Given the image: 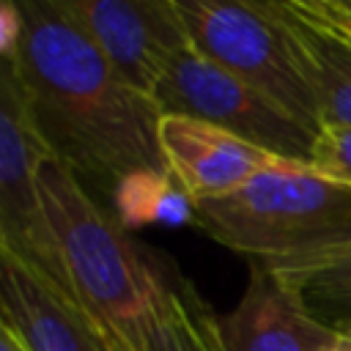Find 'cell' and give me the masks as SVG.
Listing matches in <instances>:
<instances>
[{
    "label": "cell",
    "mask_w": 351,
    "mask_h": 351,
    "mask_svg": "<svg viewBox=\"0 0 351 351\" xmlns=\"http://www.w3.org/2000/svg\"><path fill=\"white\" fill-rule=\"evenodd\" d=\"M36 206L60 285L110 351H145L156 296V255L137 247L93 189L47 154L36 167Z\"/></svg>",
    "instance_id": "obj_2"
},
{
    "label": "cell",
    "mask_w": 351,
    "mask_h": 351,
    "mask_svg": "<svg viewBox=\"0 0 351 351\" xmlns=\"http://www.w3.org/2000/svg\"><path fill=\"white\" fill-rule=\"evenodd\" d=\"M162 115H186L225 129L285 162L310 165L313 137L269 99L233 77L192 44L181 49L154 90Z\"/></svg>",
    "instance_id": "obj_5"
},
{
    "label": "cell",
    "mask_w": 351,
    "mask_h": 351,
    "mask_svg": "<svg viewBox=\"0 0 351 351\" xmlns=\"http://www.w3.org/2000/svg\"><path fill=\"white\" fill-rule=\"evenodd\" d=\"M110 211L132 233L145 225H195V200L167 170H134L110 192Z\"/></svg>",
    "instance_id": "obj_13"
},
{
    "label": "cell",
    "mask_w": 351,
    "mask_h": 351,
    "mask_svg": "<svg viewBox=\"0 0 351 351\" xmlns=\"http://www.w3.org/2000/svg\"><path fill=\"white\" fill-rule=\"evenodd\" d=\"M0 351H27V346L22 343V337L0 318Z\"/></svg>",
    "instance_id": "obj_18"
},
{
    "label": "cell",
    "mask_w": 351,
    "mask_h": 351,
    "mask_svg": "<svg viewBox=\"0 0 351 351\" xmlns=\"http://www.w3.org/2000/svg\"><path fill=\"white\" fill-rule=\"evenodd\" d=\"M16 80L44 148L110 195L134 170H167L156 101L107 63L60 0H22Z\"/></svg>",
    "instance_id": "obj_1"
},
{
    "label": "cell",
    "mask_w": 351,
    "mask_h": 351,
    "mask_svg": "<svg viewBox=\"0 0 351 351\" xmlns=\"http://www.w3.org/2000/svg\"><path fill=\"white\" fill-rule=\"evenodd\" d=\"M228 351H324L335 329L318 321L296 288L250 266L247 288L228 315H219Z\"/></svg>",
    "instance_id": "obj_10"
},
{
    "label": "cell",
    "mask_w": 351,
    "mask_h": 351,
    "mask_svg": "<svg viewBox=\"0 0 351 351\" xmlns=\"http://www.w3.org/2000/svg\"><path fill=\"white\" fill-rule=\"evenodd\" d=\"M291 288L299 291L318 321H324L337 335H351V250L332 266Z\"/></svg>",
    "instance_id": "obj_14"
},
{
    "label": "cell",
    "mask_w": 351,
    "mask_h": 351,
    "mask_svg": "<svg viewBox=\"0 0 351 351\" xmlns=\"http://www.w3.org/2000/svg\"><path fill=\"white\" fill-rule=\"evenodd\" d=\"M195 225L250 266L299 285L351 250V186L277 162L241 189L195 203Z\"/></svg>",
    "instance_id": "obj_3"
},
{
    "label": "cell",
    "mask_w": 351,
    "mask_h": 351,
    "mask_svg": "<svg viewBox=\"0 0 351 351\" xmlns=\"http://www.w3.org/2000/svg\"><path fill=\"white\" fill-rule=\"evenodd\" d=\"M60 5L121 80L151 99L170 60L189 47L173 0H60Z\"/></svg>",
    "instance_id": "obj_6"
},
{
    "label": "cell",
    "mask_w": 351,
    "mask_h": 351,
    "mask_svg": "<svg viewBox=\"0 0 351 351\" xmlns=\"http://www.w3.org/2000/svg\"><path fill=\"white\" fill-rule=\"evenodd\" d=\"M310 167L343 186H351V126H321L313 137Z\"/></svg>",
    "instance_id": "obj_15"
},
{
    "label": "cell",
    "mask_w": 351,
    "mask_h": 351,
    "mask_svg": "<svg viewBox=\"0 0 351 351\" xmlns=\"http://www.w3.org/2000/svg\"><path fill=\"white\" fill-rule=\"evenodd\" d=\"M173 5L200 55L247 82L302 129L318 134V104L274 0H173Z\"/></svg>",
    "instance_id": "obj_4"
},
{
    "label": "cell",
    "mask_w": 351,
    "mask_h": 351,
    "mask_svg": "<svg viewBox=\"0 0 351 351\" xmlns=\"http://www.w3.org/2000/svg\"><path fill=\"white\" fill-rule=\"evenodd\" d=\"M0 318L27 351H110L71 293L0 236Z\"/></svg>",
    "instance_id": "obj_8"
},
{
    "label": "cell",
    "mask_w": 351,
    "mask_h": 351,
    "mask_svg": "<svg viewBox=\"0 0 351 351\" xmlns=\"http://www.w3.org/2000/svg\"><path fill=\"white\" fill-rule=\"evenodd\" d=\"M288 25L321 126H351V41L318 19L304 0H274Z\"/></svg>",
    "instance_id": "obj_11"
},
{
    "label": "cell",
    "mask_w": 351,
    "mask_h": 351,
    "mask_svg": "<svg viewBox=\"0 0 351 351\" xmlns=\"http://www.w3.org/2000/svg\"><path fill=\"white\" fill-rule=\"evenodd\" d=\"M47 154L33 129L16 66L0 63V236L60 282L36 206V167Z\"/></svg>",
    "instance_id": "obj_7"
},
{
    "label": "cell",
    "mask_w": 351,
    "mask_h": 351,
    "mask_svg": "<svg viewBox=\"0 0 351 351\" xmlns=\"http://www.w3.org/2000/svg\"><path fill=\"white\" fill-rule=\"evenodd\" d=\"M156 134L167 173L195 203L225 197L261 170L285 162L225 129L186 115H162Z\"/></svg>",
    "instance_id": "obj_9"
},
{
    "label": "cell",
    "mask_w": 351,
    "mask_h": 351,
    "mask_svg": "<svg viewBox=\"0 0 351 351\" xmlns=\"http://www.w3.org/2000/svg\"><path fill=\"white\" fill-rule=\"evenodd\" d=\"M304 5L351 41V0H304Z\"/></svg>",
    "instance_id": "obj_17"
},
{
    "label": "cell",
    "mask_w": 351,
    "mask_h": 351,
    "mask_svg": "<svg viewBox=\"0 0 351 351\" xmlns=\"http://www.w3.org/2000/svg\"><path fill=\"white\" fill-rule=\"evenodd\" d=\"M324 351H351V335H335V340Z\"/></svg>",
    "instance_id": "obj_19"
},
{
    "label": "cell",
    "mask_w": 351,
    "mask_h": 351,
    "mask_svg": "<svg viewBox=\"0 0 351 351\" xmlns=\"http://www.w3.org/2000/svg\"><path fill=\"white\" fill-rule=\"evenodd\" d=\"M145 351H228L219 335V315L195 291V285L159 255Z\"/></svg>",
    "instance_id": "obj_12"
},
{
    "label": "cell",
    "mask_w": 351,
    "mask_h": 351,
    "mask_svg": "<svg viewBox=\"0 0 351 351\" xmlns=\"http://www.w3.org/2000/svg\"><path fill=\"white\" fill-rule=\"evenodd\" d=\"M22 44V11L19 3L0 0V63L16 66Z\"/></svg>",
    "instance_id": "obj_16"
}]
</instances>
